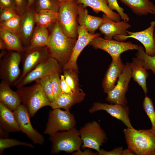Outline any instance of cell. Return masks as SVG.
Instances as JSON below:
<instances>
[{
	"label": "cell",
	"mask_w": 155,
	"mask_h": 155,
	"mask_svg": "<svg viewBox=\"0 0 155 155\" xmlns=\"http://www.w3.org/2000/svg\"><path fill=\"white\" fill-rule=\"evenodd\" d=\"M137 51L136 57L141 60L144 67L147 70H151L155 74V55L152 56L147 55L140 45Z\"/></svg>",
	"instance_id": "cell-32"
},
{
	"label": "cell",
	"mask_w": 155,
	"mask_h": 155,
	"mask_svg": "<svg viewBox=\"0 0 155 155\" xmlns=\"http://www.w3.org/2000/svg\"><path fill=\"white\" fill-rule=\"evenodd\" d=\"M79 131L83 142L81 146L83 149L91 148L99 152L100 146L107 139L104 131L96 121L87 123Z\"/></svg>",
	"instance_id": "cell-7"
},
{
	"label": "cell",
	"mask_w": 155,
	"mask_h": 155,
	"mask_svg": "<svg viewBox=\"0 0 155 155\" xmlns=\"http://www.w3.org/2000/svg\"><path fill=\"white\" fill-rule=\"evenodd\" d=\"M72 154L74 155H97L98 153L97 152H94L90 149L89 148H87L83 152L80 149L72 153Z\"/></svg>",
	"instance_id": "cell-44"
},
{
	"label": "cell",
	"mask_w": 155,
	"mask_h": 155,
	"mask_svg": "<svg viewBox=\"0 0 155 155\" xmlns=\"http://www.w3.org/2000/svg\"><path fill=\"white\" fill-rule=\"evenodd\" d=\"M124 66L121 56L117 58L112 59L102 82V87L104 93L107 94L114 87Z\"/></svg>",
	"instance_id": "cell-18"
},
{
	"label": "cell",
	"mask_w": 155,
	"mask_h": 155,
	"mask_svg": "<svg viewBox=\"0 0 155 155\" xmlns=\"http://www.w3.org/2000/svg\"><path fill=\"white\" fill-rule=\"evenodd\" d=\"M62 67L56 60L50 57L40 63L14 86H16L17 88H19L33 81L49 76L53 72H58L60 73L63 70Z\"/></svg>",
	"instance_id": "cell-11"
},
{
	"label": "cell",
	"mask_w": 155,
	"mask_h": 155,
	"mask_svg": "<svg viewBox=\"0 0 155 155\" xmlns=\"http://www.w3.org/2000/svg\"><path fill=\"white\" fill-rule=\"evenodd\" d=\"M0 37L4 42L7 50L19 52L24 51L22 40L19 36L0 28Z\"/></svg>",
	"instance_id": "cell-28"
},
{
	"label": "cell",
	"mask_w": 155,
	"mask_h": 155,
	"mask_svg": "<svg viewBox=\"0 0 155 155\" xmlns=\"http://www.w3.org/2000/svg\"><path fill=\"white\" fill-rule=\"evenodd\" d=\"M6 49L5 44L3 41L0 38V49L1 50H4Z\"/></svg>",
	"instance_id": "cell-46"
},
{
	"label": "cell",
	"mask_w": 155,
	"mask_h": 155,
	"mask_svg": "<svg viewBox=\"0 0 155 155\" xmlns=\"http://www.w3.org/2000/svg\"><path fill=\"white\" fill-rule=\"evenodd\" d=\"M28 51L29 53L23 61L22 73L15 84L20 81L40 63L50 57L46 47L36 48Z\"/></svg>",
	"instance_id": "cell-16"
},
{
	"label": "cell",
	"mask_w": 155,
	"mask_h": 155,
	"mask_svg": "<svg viewBox=\"0 0 155 155\" xmlns=\"http://www.w3.org/2000/svg\"><path fill=\"white\" fill-rule=\"evenodd\" d=\"M78 4L76 0H69L60 3L57 21L67 36L77 38L78 36Z\"/></svg>",
	"instance_id": "cell-5"
},
{
	"label": "cell",
	"mask_w": 155,
	"mask_h": 155,
	"mask_svg": "<svg viewBox=\"0 0 155 155\" xmlns=\"http://www.w3.org/2000/svg\"><path fill=\"white\" fill-rule=\"evenodd\" d=\"M95 37L89 45L95 49H100L108 53L112 59H115L121 56L122 53L129 50H137L140 45L130 41L124 42L116 40H108L100 37Z\"/></svg>",
	"instance_id": "cell-8"
},
{
	"label": "cell",
	"mask_w": 155,
	"mask_h": 155,
	"mask_svg": "<svg viewBox=\"0 0 155 155\" xmlns=\"http://www.w3.org/2000/svg\"><path fill=\"white\" fill-rule=\"evenodd\" d=\"M138 16L155 15V5L149 0H119Z\"/></svg>",
	"instance_id": "cell-26"
},
{
	"label": "cell",
	"mask_w": 155,
	"mask_h": 155,
	"mask_svg": "<svg viewBox=\"0 0 155 155\" xmlns=\"http://www.w3.org/2000/svg\"><path fill=\"white\" fill-rule=\"evenodd\" d=\"M103 22L99 28L101 34L104 35V38L111 40L116 35L127 36V30L131 26L124 21L115 22L104 14Z\"/></svg>",
	"instance_id": "cell-17"
},
{
	"label": "cell",
	"mask_w": 155,
	"mask_h": 155,
	"mask_svg": "<svg viewBox=\"0 0 155 155\" xmlns=\"http://www.w3.org/2000/svg\"><path fill=\"white\" fill-rule=\"evenodd\" d=\"M13 112L20 131L25 134L34 144L43 145L45 142L44 138L33 127L30 117L25 107L21 104Z\"/></svg>",
	"instance_id": "cell-12"
},
{
	"label": "cell",
	"mask_w": 155,
	"mask_h": 155,
	"mask_svg": "<svg viewBox=\"0 0 155 155\" xmlns=\"http://www.w3.org/2000/svg\"><path fill=\"white\" fill-rule=\"evenodd\" d=\"M28 87L17 88L16 91L20 98L22 104L32 118L41 108L50 106L51 102L46 97L40 84L36 82Z\"/></svg>",
	"instance_id": "cell-3"
},
{
	"label": "cell",
	"mask_w": 155,
	"mask_h": 155,
	"mask_svg": "<svg viewBox=\"0 0 155 155\" xmlns=\"http://www.w3.org/2000/svg\"><path fill=\"white\" fill-rule=\"evenodd\" d=\"M58 16V12L47 10L34 12V20L36 25L46 28L57 21Z\"/></svg>",
	"instance_id": "cell-29"
},
{
	"label": "cell",
	"mask_w": 155,
	"mask_h": 155,
	"mask_svg": "<svg viewBox=\"0 0 155 155\" xmlns=\"http://www.w3.org/2000/svg\"><path fill=\"white\" fill-rule=\"evenodd\" d=\"M122 147L116 148L110 151H107L102 149L100 150L99 152H97L98 155H122L123 150Z\"/></svg>",
	"instance_id": "cell-41"
},
{
	"label": "cell",
	"mask_w": 155,
	"mask_h": 155,
	"mask_svg": "<svg viewBox=\"0 0 155 155\" xmlns=\"http://www.w3.org/2000/svg\"><path fill=\"white\" fill-rule=\"evenodd\" d=\"M100 110L105 111L112 117L120 120L127 128H133L129 117V109L126 105L95 102L89 112L91 113Z\"/></svg>",
	"instance_id": "cell-15"
},
{
	"label": "cell",
	"mask_w": 155,
	"mask_h": 155,
	"mask_svg": "<svg viewBox=\"0 0 155 155\" xmlns=\"http://www.w3.org/2000/svg\"><path fill=\"white\" fill-rule=\"evenodd\" d=\"M0 130L9 133L20 131L13 111L0 102Z\"/></svg>",
	"instance_id": "cell-24"
},
{
	"label": "cell",
	"mask_w": 155,
	"mask_h": 155,
	"mask_svg": "<svg viewBox=\"0 0 155 155\" xmlns=\"http://www.w3.org/2000/svg\"><path fill=\"white\" fill-rule=\"evenodd\" d=\"M61 3H62L69 0H58Z\"/></svg>",
	"instance_id": "cell-48"
},
{
	"label": "cell",
	"mask_w": 155,
	"mask_h": 155,
	"mask_svg": "<svg viewBox=\"0 0 155 155\" xmlns=\"http://www.w3.org/2000/svg\"><path fill=\"white\" fill-rule=\"evenodd\" d=\"M108 5L109 8L112 10H116L121 17V19L123 21L127 22L129 19L128 16L124 13V9L120 7L118 4L117 0H107Z\"/></svg>",
	"instance_id": "cell-38"
},
{
	"label": "cell",
	"mask_w": 155,
	"mask_h": 155,
	"mask_svg": "<svg viewBox=\"0 0 155 155\" xmlns=\"http://www.w3.org/2000/svg\"><path fill=\"white\" fill-rule=\"evenodd\" d=\"M17 146H23L31 148H34V146L30 143L20 141L16 139L7 137L0 138V154L2 155L4 150L6 149Z\"/></svg>",
	"instance_id": "cell-34"
},
{
	"label": "cell",
	"mask_w": 155,
	"mask_h": 155,
	"mask_svg": "<svg viewBox=\"0 0 155 155\" xmlns=\"http://www.w3.org/2000/svg\"><path fill=\"white\" fill-rule=\"evenodd\" d=\"M63 71L65 80L73 92L79 89L78 71L71 69Z\"/></svg>",
	"instance_id": "cell-33"
},
{
	"label": "cell",
	"mask_w": 155,
	"mask_h": 155,
	"mask_svg": "<svg viewBox=\"0 0 155 155\" xmlns=\"http://www.w3.org/2000/svg\"><path fill=\"white\" fill-rule=\"evenodd\" d=\"M134 153L130 149L127 148V149L123 150L122 155H135Z\"/></svg>",
	"instance_id": "cell-45"
},
{
	"label": "cell",
	"mask_w": 155,
	"mask_h": 155,
	"mask_svg": "<svg viewBox=\"0 0 155 155\" xmlns=\"http://www.w3.org/2000/svg\"><path fill=\"white\" fill-rule=\"evenodd\" d=\"M130 66L133 80L141 87L146 95L148 92L146 80L149 76L147 70L143 66L141 60L137 57L132 58Z\"/></svg>",
	"instance_id": "cell-25"
},
{
	"label": "cell",
	"mask_w": 155,
	"mask_h": 155,
	"mask_svg": "<svg viewBox=\"0 0 155 155\" xmlns=\"http://www.w3.org/2000/svg\"><path fill=\"white\" fill-rule=\"evenodd\" d=\"M28 3V8L33 6L35 0H27Z\"/></svg>",
	"instance_id": "cell-47"
},
{
	"label": "cell",
	"mask_w": 155,
	"mask_h": 155,
	"mask_svg": "<svg viewBox=\"0 0 155 155\" xmlns=\"http://www.w3.org/2000/svg\"><path fill=\"white\" fill-rule=\"evenodd\" d=\"M16 11L13 9L4 8L0 9V22L7 21L11 18L17 15Z\"/></svg>",
	"instance_id": "cell-39"
},
{
	"label": "cell",
	"mask_w": 155,
	"mask_h": 155,
	"mask_svg": "<svg viewBox=\"0 0 155 155\" xmlns=\"http://www.w3.org/2000/svg\"><path fill=\"white\" fill-rule=\"evenodd\" d=\"M78 4H81L86 8L91 7L96 13L101 11L115 22L121 21L119 14L112 10L109 7L107 0H76Z\"/></svg>",
	"instance_id": "cell-23"
},
{
	"label": "cell",
	"mask_w": 155,
	"mask_h": 155,
	"mask_svg": "<svg viewBox=\"0 0 155 155\" xmlns=\"http://www.w3.org/2000/svg\"><path fill=\"white\" fill-rule=\"evenodd\" d=\"M16 6V11L19 14H22L25 12L28 8L27 0H14Z\"/></svg>",
	"instance_id": "cell-40"
},
{
	"label": "cell",
	"mask_w": 155,
	"mask_h": 155,
	"mask_svg": "<svg viewBox=\"0 0 155 155\" xmlns=\"http://www.w3.org/2000/svg\"><path fill=\"white\" fill-rule=\"evenodd\" d=\"M60 5L58 0H35L34 5V12L47 10L58 12Z\"/></svg>",
	"instance_id": "cell-30"
},
{
	"label": "cell",
	"mask_w": 155,
	"mask_h": 155,
	"mask_svg": "<svg viewBox=\"0 0 155 155\" xmlns=\"http://www.w3.org/2000/svg\"><path fill=\"white\" fill-rule=\"evenodd\" d=\"M76 120L69 110L53 109L49 113L44 133L50 135L60 131L69 130L75 127Z\"/></svg>",
	"instance_id": "cell-6"
},
{
	"label": "cell",
	"mask_w": 155,
	"mask_h": 155,
	"mask_svg": "<svg viewBox=\"0 0 155 155\" xmlns=\"http://www.w3.org/2000/svg\"><path fill=\"white\" fill-rule=\"evenodd\" d=\"M154 38L155 41V30H154Z\"/></svg>",
	"instance_id": "cell-49"
},
{
	"label": "cell",
	"mask_w": 155,
	"mask_h": 155,
	"mask_svg": "<svg viewBox=\"0 0 155 155\" xmlns=\"http://www.w3.org/2000/svg\"><path fill=\"white\" fill-rule=\"evenodd\" d=\"M19 52L13 51L0 59V78L10 86L14 85L21 75Z\"/></svg>",
	"instance_id": "cell-9"
},
{
	"label": "cell",
	"mask_w": 155,
	"mask_h": 155,
	"mask_svg": "<svg viewBox=\"0 0 155 155\" xmlns=\"http://www.w3.org/2000/svg\"><path fill=\"white\" fill-rule=\"evenodd\" d=\"M33 7L34 5L28 8L22 18L20 36L26 46L28 44L29 46L34 29L35 23L34 17V10L33 9Z\"/></svg>",
	"instance_id": "cell-20"
},
{
	"label": "cell",
	"mask_w": 155,
	"mask_h": 155,
	"mask_svg": "<svg viewBox=\"0 0 155 155\" xmlns=\"http://www.w3.org/2000/svg\"><path fill=\"white\" fill-rule=\"evenodd\" d=\"M155 28V21L150 22V26L145 30L133 32L127 31V36L116 35L114 39L118 41H123L127 38H132L139 41L143 45L145 52L148 55H155V41L154 35Z\"/></svg>",
	"instance_id": "cell-13"
},
{
	"label": "cell",
	"mask_w": 155,
	"mask_h": 155,
	"mask_svg": "<svg viewBox=\"0 0 155 155\" xmlns=\"http://www.w3.org/2000/svg\"><path fill=\"white\" fill-rule=\"evenodd\" d=\"M49 140L52 143V154H58L62 151L73 152L80 149L83 143L79 130L75 127L50 135Z\"/></svg>",
	"instance_id": "cell-4"
},
{
	"label": "cell",
	"mask_w": 155,
	"mask_h": 155,
	"mask_svg": "<svg viewBox=\"0 0 155 155\" xmlns=\"http://www.w3.org/2000/svg\"><path fill=\"white\" fill-rule=\"evenodd\" d=\"M77 40L66 36L57 21L53 24L46 47L50 57L63 68L70 59Z\"/></svg>",
	"instance_id": "cell-1"
},
{
	"label": "cell",
	"mask_w": 155,
	"mask_h": 155,
	"mask_svg": "<svg viewBox=\"0 0 155 155\" xmlns=\"http://www.w3.org/2000/svg\"><path fill=\"white\" fill-rule=\"evenodd\" d=\"M0 9L4 8H11L16 10L14 0H0Z\"/></svg>",
	"instance_id": "cell-43"
},
{
	"label": "cell",
	"mask_w": 155,
	"mask_h": 155,
	"mask_svg": "<svg viewBox=\"0 0 155 155\" xmlns=\"http://www.w3.org/2000/svg\"><path fill=\"white\" fill-rule=\"evenodd\" d=\"M49 34L47 28L37 26L34 28L28 50L47 46Z\"/></svg>",
	"instance_id": "cell-27"
},
{
	"label": "cell",
	"mask_w": 155,
	"mask_h": 155,
	"mask_svg": "<svg viewBox=\"0 0 155 155\" xmlns=\"http://www.w3.org/2000/svg\"><path fill=\"white\" fill-rule=\"evenodd\" d=\"M10 85L1 81L0 84V102L13 111L21 104V100L16 92L12 90Z\"/></svg>",
	"instance_id": "cell-22"
},
{
	"label": "cell",
	"mask_w": 155,
	"mask_h": 155,
	"mask_svg": "<svg viewBox=\"0 0 155 155\" xmlns=\"http://www.w3.org/2000/svg\"><path fill=\"white\" fill-rule=\"evenodd\" d=\"M83 5L78 4V22L80 25L84 28L89 32L94 34L103 22L102 18L88 14L87 10Z\"/></svg>",
	"instance_id": "cell-21"
},
{
	"label": "cell",
	"mask_w": 155,
	"mask_h": 155,
	"mask_svg": "<svg viewBox=\"0 0 155 155\" xmlns=\"http://www.w3.org/2000/svg\"><path fill=\"white\" fill-rule=\"evenodd\" d=\"M22 18V16L18 14L7 21L0 22V28L8 31L20 36Z\"/></svg>",
	"instance_id": "cell-31"
},
{
	"label": "cell",
	"mask_w": 155,
	"mask_h": 155,
	"mask_svg": "<svg viewBox=\"0 0 155 155\" xmlns=\"http://www.w3.org/2000/svg\"><path fill=\"white\" fill-rule=\"evenodd\" d=\"M60 85L62 92L67 94H72L73 92L65 81L63 75L60 76Z\"/></svg>",
	"instance_id": "cell-42"
},
{
	"label": "cell",
	"mask_w": 155,
	"mask_h": 155,
	"mask_svg": "<svg viewBox=\"0 0 155 155\" xmlns=\"http://www.w3.org/2000/svg\"><path fill=\"white\" fill-rule=\"evenodd\" d=\"M143 107L151 121V129L155 131V111L152 99L146 95L143 101Z\"/></svg>",
	"instance_id": "cell-36"
},
{
	"label": "cell",
	"mask_w": 155,
	"mask_h": 155,
	"mask_svg": "<svg viewBox=\"0 0 155 155\" xmlns=\"http://www.w3.org/2000/svg\"><path fill=\"white\" fill-rule=\"evenodd\" d=\"M35 82L40 84L46 97L50 102H53L55 98L49 76L38 80Z\"/></svg>",
	"instance_id": "cell-35"
},
{
	"label": "cell",
	"mask_w": 155,
	"mask_h": 155,
	"mask_svg": "<svg viewBox=\"0 0 155 155\" xmlns=\"http://www.w3.org/2000/svg\"><path fill=\"white\" fill-rule=\"evenodd\" d=\"M59 73L55 72L52 73L49 75L55 98L62 93L61 88Z\"/></svg>",
	"instance_id": "cell-37"
},
{
	"label": "cell",
	"mask_w": 155,
	"mask_h": 155,
	"mask_svg": "<svg viewBox=\"0 0 155 155\" xmlns=\"http://www.w3.org/2000/svg\"><path fill=\"white\" fill-rule=\"evenodd\" d=\"M130 63L124 64L122 73L113 88L107 94L106 100L111 104L126 105L127 102L125 94L128 91L129 83L132 78Z\"/></svg>",
	"instance_id": "cell-10"
},
{
	"label": "cell",
	"mask_w": 155,
	"mask_h": 155,
	"mask_svg": "<svg viewBox=\"0 0 155 155\" xmlns=\"http://www.w3.org/2000/svg\"><path fill=\"white\" fill-rule=\"evenodd\" d=\"M85 94L83 90L80 88L72 94L62 93L51 102L50 106L52 109H63L69 110L74 105L80 103L84 99Z\"/></svg>",
	"instance_id": "cell-19"
},
{
	"label": "cell",
	"mask_w": 155,
	"mask_h": 155,
	"mask_svg": "<svg viewBox=\"0 0 155 155\" xmlns=\"http://www.w3.org/2000/svg\"><path fill=\"white\" fill-rule=\"evenodd\" d=\"M78 39L74 47L71 57L63 67V70L71 69L78 71L77 60L81 52L95 37L100 36L98 33L89 32L84 28L78 26Z\"/></svg>",
	"instance_id": "cell-14"
},
{
	"label": "cell",
	"mask_w": 155,
	"mask_h": 155,
	"mask_svg": "<svg viewBox=\"0 0 155 155\" xmlns=\"http://www.w3.org/2000/svg\"><path fill=\"white\" fill-rule=\"evenodd\" d=\"M123 132L128 148L137 155H155V131L137 130L133 127L125 129Z\"/></svg>",
	"instance_id": "cell-2"
}]
</instances>
